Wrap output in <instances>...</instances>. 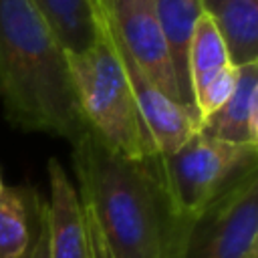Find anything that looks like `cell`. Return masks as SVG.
Masks as SVG:
<instances>
[{"label":"cell","instance_id":"6da1fadb","mask_svg":"<svg viewBox=\"0 0 258 258\" xmlns=\"http://www.w3.org/2000/svg\"><path fill=\"white\" fill-rule=\"evenodd\" d=\"M89 258H177L181 230L149 159L107 149L89 129L73 143Z\"/></svg>","mask_w":258,"mask_h":258},{"label":"cell","instance_id":"7a4b0ae2","mask_svg":"<svg viewBox=\"0 0 258 258\" xmlns=\"http://www.w3.org/2000/svg\"><path fill=\"white\" fill-rule=\"evenodd\" d=\"M0 99L8 121L67 137L87 131L67 52L32 0H0Z\"/></svg>","mask_w":258,"mask_h":258},{"label":"cell","instance_id":"3957f363","mask_svg":"<svg viewBox=\"0 0 258 258\" xmlns=\"http://www.w3.org/2000/svg\"><path fill=\"white\" fill-rule=\"evenodd\" d=\"M99 26L101 36L89 50L67 52L79 113L85 127L113 153L133 161L149 159L157 155V149L137 109L119 54L103 28L101 12Z\"/></svg>","mask_w":258,"mask_h":258},{"label":"cell","instance_id":"277c9868","mask_svg":"<svg viewBox=\"0 0 258 258\" xmlns=\"http://www.w3.org/2000/svg\"><path fill=\"white\" fill-rule=\"evenodd\" d=\"M149 163L175 224L187 230L214 202L258 167V145L228 143L198 129L173 153H157L149 157Z\"/></svg>","mask_w":258,"mask_h":258},{"label":"cell","instance_id":"5b68a950","mask_svg":"<svg viewBox=\"0 0 258 258\" xmlns=\"http://www.w3.org/2000/svg\"><path fill=\"white\" fill-rule=\"evenodd\" d=\"M258 246V167L191 222L177 258H244Z\"/></svg>","mask_w":258,"mask_h":258},{"label":"cell","instance_id":"8992f818","mask_svg":"<svg viewBox=\"0 0 258 258\" xmlns=\"http://www.w3.org/2000/svg\"><path fill=\"white\" fill-rule=\"evenodd\" d=\"M119 42L143 69L151 83L171 101L179 103L177 83L165 38L159 26L155 0H97Z\"/></svg>","mask_w":258,"mask_h":258},{"label":"cell","instance_id":"52a82bcc","mask_svg":"<svg viewBox=\"0 0 258 258\" xmlns=\"http://www.w3.org/2000/svg\"><path fill=\"white\" fill-rule=\"evenodd\" d=\"M99 4V2H97ZM99 12H101V20H103V28L111 40V44L115 46L119 60L123 64L127 83L131 87V93L135 97L137 109L145 121V127L155 143L157 153L161 155H169L173 153L177 147H181L198 129H200V119L183 109L181 105H177L175 101H171L169 97H165L153 83L151 79L143 73V69L131 58V54L127 52V48L119 42V38L115 36L101 4H99Z\"/></svg>","mask_w":258,"mask_h":258},{"label":"cell","instance_id":"ba28073f","mask_svg":"<svg viewBox=\"0 0 258 258\" xmlns=\"http://www.w3.org/2000/svg\"><path fill=\"white\" fill-rule=\"evenodd\" d=\"M46 228L50 258H89L87 234L77 189L58 159H48Z\"/></svg>","mask_w":258,"mask_h":258},{"label":"cell","instance_id":"9c48e42d","mask_svg":"<svg viewBox=\"0 0 258 258\" xmlns=\"http://www.w3.org/2000/svg\"><path fill=\"white\" fill-rule=\"evenodd\" d=\"M200 131L236 145H258V62L238 67L232 97L200 121Z\"/></svg>","mask_w":258,"mask_h":258},{"label":"cell","instance_id":"30bf717a","mask_svg":"<svg viewBox=\"0 0 258 258\" xmlns=\"http://www.w3.org/2000/svg\"><path fill=\"white\" fill-rule=\"evenodd\" d=\"M44 216V202L30 187L0 191V258H32Z\"/></svg>","mask_w":258,"mask_h":258},{"label":"cell","instance_id":"8fae6325","mask_svg":"<svg viewBox=\"0 0 258 258\" xmlns=\"http://www.w3.org/2000/svg\"><path fill=\"white\" fill-rule=\"evenodd\" d=\"M155 10L169 52V60L173 67L179 103L183 109L191 111L198 117L191 83H189V71H187V50L196 22L204 12L202 0H155Z\"/></svg>","mask_w":258,"mask_h":258},{"label":"cell","instance_id":"7c38bea8","mask_svg":"<svg viewBox=\"0 0 258 258\" xmlns=\"http://www.w3.org/2000/svg\"><path fill=\"white\" fill-rule=\"evenodd\" d=\"M234 67L258 62V0H202Z\"/></svg>","mask_w":258,"mask_h":258},{"label":"cell","instance_id":"4fadbf2b","mask_svg":"<svg viewBox=\"0 0 258 258\" xmlns=\"http://www.w3.org/2000/svg\"><path fill=\"white\" fill-rule=\"evenodd\" d=\"M64 52L89 50L101 36L97 0H32Z\"/></svg>","mask_w":258,"mask_h":258},{"label":"cell","instance_id":"5bb4252c","mask_svg":"<svg viewBox=\"0 0 258 258\" xmlns=\"http://www.w3.org/2000/svg\"><path fill=\"white\" fill-rule=\"evenodd\" d=\"M228 50L224 46V40L220 32L216 30L214 22L206 12L196 22L189 50H187V71H189V83L191 93L196 95L212 77H216L220 71L230 67Z\"/></svg>","mask_w":258,"mask_h":258},{"label":"cell","instance_id":"9a60e30c","mask_svg":"<svg viewBox=\"0 0 258 258\" xmlns=\"http://www.w3.org/2000/svg\"><path fill=\"white\" fill-rule=\"evenodd\" d=\"M238 81V67L230 64L224 71H220L216 77H212L196 95H194V105L198 119H206L208 115L216 113L234 93Z\"/></svg>","mask_w":258,"mask_h":258},{"label":"cell","instance_id":"2e32d148","mask_svg":"<svg viewBox=\"0 0 258 258\" xmlns=\"http://www.w3.org/2000/svg\"><path fill=\"white\" fill-rule=\"evenodd\" d=\"M32 258H50V250H48V228H46V204H44V216H42L40 236H38L36 248L32 252Z\"/></svg>","mask_w":258,"mask_h":258},{"label":"cell","instance_id":"e0dca14e","mask_svg":"<svg viewBox=\"0 0 258 258\" xmlns=\"http://www.w3.org/2000/svg\"><path fill=\"white\" fill-rule=\"evenodd\" d=\"M4 189V181H2V177H0V191Z\"/></svg>","mask_w":258,"mask_h":258}]
</instances>
